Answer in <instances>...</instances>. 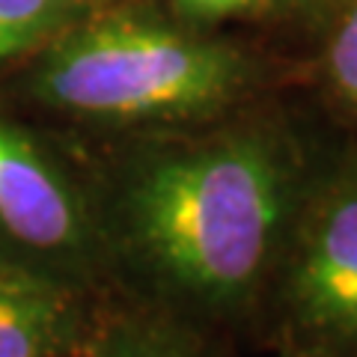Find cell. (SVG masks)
I'll use <instances>...</instances> for the list:
<instances>
[{
	"label": "cell",
	"mask_w": 357,
	"mask_h": 357,
	"mask_svg": "<svg viewBox=\"0 0 357 357\" xmlns=\"http://www.w3.org/2000/svg\"><path fill=\"white\" fill-rule=\"evenodd\" d=\"M81 15L84 9L69 0H0V75L33 57Z\"/></svg>",
	"instance_id": "52a82bcc"
},
{
	"label": "cell",
	"mask_w": 357,
	"mask_h": 357,
	"mask_svg": "<svg viewBox=\"0 0 357 357\" xmlns=\"http://www.w3.org/2000/svg\"><path fill=\"white\" fill-rule=\"evenodd\" d=\"M0 262L102 298V238L81 158L54 128L0 102Z\"/></svg>",
	"instance_id": "3957f363"
},
{
	"label": "cell",
	"mask_w": 357,
	"mask_h": 357,
	"mask_svg": "<svg viewBox=\"0 0 357 357\" xmlns=\"http://www.w3.org/2000/svg\"><path fill=\"white\" fill-rule=\"evenodd\" d=\"M256 84L238 45L155 0L86 9L45 48L0 75V102L81 134L178 131L218 122Z\"/></svg>",
	"instance_id": "7a4b0ae2"
},
{
	"label": "cell",
	"mask_w": 357,
	"mask_h": 357,
	"mask_svg": "<svg viewBox=\"0 0 357 357\" xmlns=\"http://www.w3.org/2000/svg\"><path fill=\"white\" fill-rule=\"evenodd\" d=\"M60 357H114V345H110V316L107 310H102V319L96 321V328L86 337L72 345L69 351H63Z\"/></svg>",
	"instance_id": "30bf717a"
},
{
	"label": "cell",
	"mask_w": 357,
	"mask_h": 357,
	"mask_svg": "<svg viewBox=\"0 0 357 357\" xmlns=\"http://www.w3.org/2000/svg\"><path fill=\"white\" fill-rule=\"evenodd\" d=\"M328 75L340 98L357 114V3L342 15L331 36Z\"/></svg>",
	"instance_id": "ba28073f"
},
{
	"label": "cell",
	"mask_w": 357,
	"mask_h": 357,
	"mask_svg": "<svg viewBox=\"0 0 357 357\" xmlns=\"http://www.w3.org/2000/svg\"><path fill=\"white\" fill-rule=\"evenodd\" d=\"M110 316L114 357H220L208 331L143 307H116Z\"/></svg>",
	"instance_id": "8992f818"
},
{
	"label": "cell",
	"mask_w": 357,
	"mask_h": 357,
	"mask_svg": "<svg viewBox=\"0 0 357 357\" xmlns=\"http://www.w3.org/2000/svg\"><path fill=\"white\" fill-rule=\"evenodd\" d=\"M72 6H77V9H96V6H107V3H116V0H69Z\"/></svg>",
	"instance_id": "8fae6325"
},
{
	"label": "cell",
	"mask_w": 357,
	"mask_h": 357,
	"mask_svg": "<svg viewBox=\"0 0 357 357\" xmlns=\"http://www.w3.org/2000/svg\"><path fill=\"white\" fill-rule=\"evenodd\" d=\"M298 3H312V0H298Z\"/></svg>",
	"instance_id": "4fadbf2b"
},
{
	"label": "cell",
	"mask_w": 357,
	"mask_h": 357,
	"mask_svg": "<svg viewBox=\"0 0 357 357\" xmlns=\"http://www.w3.org/2000/svg\"><path fill=\"white\" fill-rule=\"evenodd\" d=\"M259 304L283 351L357 357V164L310 182Z\"/></svg>",
	"instance_id": "277c9868"
},
{
	"label": "cell",
	"mask_w": 357,
	"mask_h": 357,
	"mask_svg": "<svg viewBox=\"0 0 357 357\" xmlns=\"http://www.w3.org/2000/svg\"><path fill=\"white\" fill-rule=\"evenodd\" d=\"M280 357H325V354H307V351H283Z\"/></svg>",
	"instance_id": "7c38bea8"
},
{
	"label": "cell",
	"mask_w": 357,
	"mask_h": 357,
	"mask_svg": "<svg viewBox=\"0 0 357 357\" xmlns=\"http://www.w3.org/2000/svg\"><path fill=\"white\" fill-rule=\"evenodd\" d=\"M81 164L107 286L203 331L259 307L312 182L274 122L102 137Z\"/></svg>",
	"instance_id": "6da1fadb"
},
{
	"label": "cell",
	"mask_w": 357,
	"mask_h": 357,
	"mask_svg": "<svg viewBox=\"0 0 357 357\" xmlns=\"http://www.w3.org/2000/svg\"><path fill=\"white\" fill-rule=\"evenodd\" d=\"M256 3H259V0H164V6L170 9L173 15L188 21V24H197V27L241 15V13H248V9H253Z\"/></svg>",
	"instance_id": "9c48e42d"
},
{
	"label": "cell",
	"mask_w": 357,
	"mask_h": 357,
	"mask_svg": "<svg viewBox=\"0 0 357 357\" xmlns=\"http://www.w3.org/2000/svg\"><path fill=\"white\" fill-rule=\"evenodd\" d=\"M102 298L0 262V357H60L102 319Z\"/></svg>",
	"instance_id": "5b68a950"
}]
</instances>
